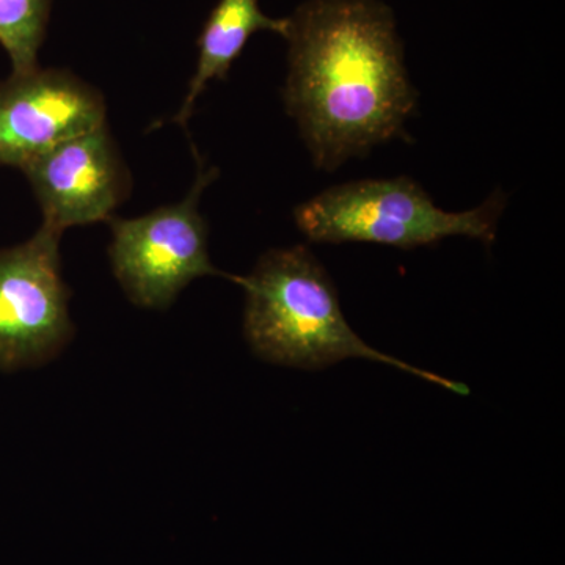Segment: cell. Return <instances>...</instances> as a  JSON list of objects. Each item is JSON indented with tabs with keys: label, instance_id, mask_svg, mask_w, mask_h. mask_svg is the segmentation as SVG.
Segmentation results:
<instances>
[{
	"label": "cell",
	"instance_id": "cell-3",
	"mask_svg": "<svg viewBox=\"0 0 565 565\" xmlns=\"http://www.w3.org/2000/svg\"><path fill=\"white\" fill-rule=\"evenodd\" d=\"M505 203L504 193L497 191L473 210L449 212L418 182L397 177L334 185L299 204L294 221L319 244L367 243L412 250L460 236L492 245Z\"/></svg>",
	"mask_w": 565,
	"mask_h": 565
},
{
	"label": "cell",
	"instance_id": "cell-2",
	"mask_svg": "<svg viewBox=\"0 0 565 565\" xmlns=\"http://www.w3.org/2000/svg\"><path fill=\"white\" fill-rule=\"evenodd\" d=\"M237 285L245 291V338L266 362L321 370L348 359L374 360L449 392L470 393L465 385L364 343L345 321L329 274L305 245L264 253Z\"/></svg>",
	"mask_w": 565,
	"mask_h": 565
},
{
	"label": "cell",
	"instance_id": "cell-6",
	"mask_svg": "<svg viewBox=\"0 0 565 565\" xmlns=\"http://www.w3.org/2000/svg\"><path fill=\"white\" fill-rule=\"evenodd\" d=\"M28 178L44 225L58 232L110 222L131 193V172L107 122L33 159Z\"/></svg>",
	"mask_w": 565,
	"mask_h": 565
},
{
	"label": "cell",
	"instance_id": "cell-5",
	"mask_svg": "<svg viewBox=\"0 0 565 565\" xmlns=\"http://www.w3.org/2000/svg\"><path fill=\"white\" fill-rule=\"evenodd\" d=\"M62 234L41 223L31 239L0 250V371L50 362L73 337Z\"/></svg>",
	"mask_w": 565,
	"mask_h": 565
},
{
	"label": "cell",
	"instance_id": "cell-7",
	"mask_svg": "<svg viewBox=\"0 0 565 565\" xmlns=\"http://www.w3.org/2000/svg\"><path fill=\"white\" fill-rule=\"evenodd\" d=\"M106 118L103 93L68 70L11 73L0 82V166L21 170Z\"/></svg>",
	"mask_w": 565,
	"mask_h": 565
},
{
	"label": "cell",
	"instance_id": "cell-9",
	"mask_svg": "<svg viewBox=\"0 0 565 565\" xmlns=\"http://www.w3.org/2000/svg\"><path fill=\"white\" fill-rule=\"evenodd\" d=\"M52 0H0V46L9 54L13 73L39 68Z\"/></svg>",
	"mask_w": 565,
	"mask_h": 565
},
{
	"label": "cell",
	"instance_id": "cell-4",
	"mask_svg": "<svg viewBox=\"0 0 565 565\" xmlns=\"http://www.w3.org/2000/svg\"><path fill=\"white\" fill-rule=\"evenodd\" d=\"M195 182L181 202L167 204L134 218L110 221L109 258L115 278L131 299L143 308L169 307L178 294L202 277H225L211 262L206 218L200 199L218 177L215 167L199 159Z\"/></svg>",
	"mask_w": 565,
	"mask_h": 565
},
{
	"label": "cell",
	"instance_id": "cell-1",
	"mask_svg": "<svg viewBox=\"0 0 565 565\" xmlns=\"http://www.w3.org/2000/svg\"><path fill=\"white\" fill-rule=\"evenodd\" d=\"M282 102L318 169L332 172L405 136L418 93L393 10L381 0H307L288 18Z\"/></svg>",
	"mask_w": 565,
	"mask_h": 565
},
{
	"label": "cell",
	"instance_id": "cell-8",
	"mask_svg": "<svg viewBox=\"0 0 565 565\" xmlns=\"http://www.w3.org/2000/svg\"><path fill=\"white\" fill-rule=\"evenodd\" d=\"M262 31L278 33L285 39L288 18L267 17L258 0H218L196 41L199 61L184 103L174 115L177 125L185 126L207 85L212 81H225L234 62L243 54L245 44Z\"/></svg>",
	"mask_w": 565,
	"mask_h": 565
}]
</instances>
